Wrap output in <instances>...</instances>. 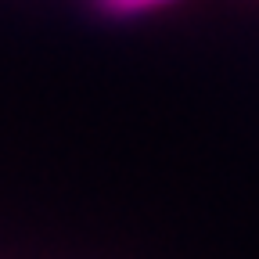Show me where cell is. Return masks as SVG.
Here are the masks:
<instances>
[{"label": "cell", "instance_id": "6da1fadb", "mask_svg": "<svg viewBox=\"0 0 259 259\" xmlns=\"http://www.w3.org/2000/svg\"><path fill=\"white\" fill-rule=\"evenodd\" d=\"M105 15H141V11H151V8H166V4H177V0H94Z\"/></svg>", "mask_w": 259, "mask_h": 259}]
</instances>
